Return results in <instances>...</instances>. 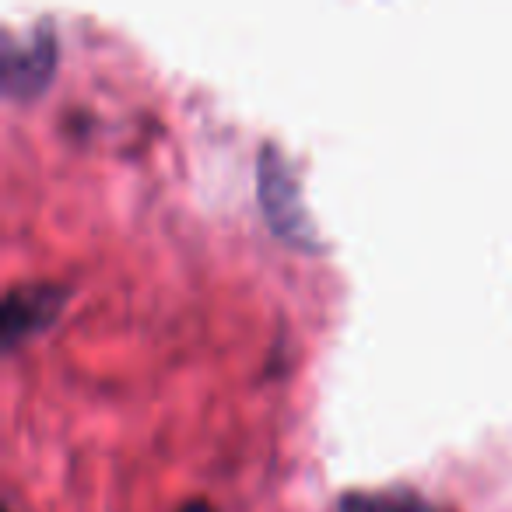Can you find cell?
<instances>
[{
  "label": "cell",
  "mask_w": 512,
  "mask_h": 512,
  "mask_svg": "<svg viewBox=\"0 0 512 512\" xmlns=\"http://www.w3.org/2000/svg\"><path fill=\"white\" fill-rule=\"evenodd\" d=\"M4 92L15 99L39 95L50 85L57 71V39L46 25H39L29 36H18L15 29H4Z\"/></svg>",
  "instance_id": "cell-1"
},
{
  "label": "cell",
  "mask_w": 512,
  "mask_h": 512,
  "mask_svg": "<svg viewBox=\"0 0 512 512\" xmlns=\"http://www.w3.org/2000/svg\"><path fill=\"white\" fill-rule=\"evenodd\" d=\"M260 197H264V211L274 232H281L288 242H299V246L313 242V225H309L306 207L299 200V183H295L285 155H278L274 148H264V158H260Z\"/></svg>",
  "instance_id": "cell-2"
},
{
  "label": "cell",
  "mask_w": 512,
  "mask_h": 512,
  "mask_svg": "<svg viewBox=\"0 0 512 512\" xmlns=\"http://www.w3.org/2000/svg\"><path fill=\"white\" fill-rule=\"evenodd\" d=\"M67 299V288L53 285V281H29V285H15L4 299V344L15 348L36 330L50 327L53 316L60 313Z\"/></svg>",
  "instance_id": "cell-3"
},
{
  "label": "cell",
  "mask_w": 512,
  "mask_h": 512,
  "mask_svg": "<svg viewBox=\"0 0 512 512\" xmlns=\"http://www.w3.org/2000/svg\"><path fill=\"white\" fill-rule=\"evenodd\" d=\"M341 512H439L428 498L407 488L390 491H351L341 498Z\"/></svg>",
  "instance_id": "cell-4"
},
{
  "label": "cell",
  "mask_w": 512,
  "mask_h": 512,
  "mask_svg": "<svg viewBox=\"0 0 512 512\" xmlns=\"http://www.w3.org/2000/svg\"><path fill=\"white\" fill-rule=\"evenodd\" d=\"M176 512H214V509L207 502H186V505H179Z\"/></svg>",
  "instance_id": "cell-5"
}]
</instances>
